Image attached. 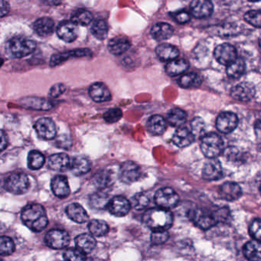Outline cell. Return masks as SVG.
I'll return each mask as SVG.
<instances>
[{"label":"cell","instance_id":"1","mask_svg":"<svg viewBox=\"0 0 261 261\" xmlns=\"http://www.w3.org/2000/svg\"><path fill=\"white\" fill-rule=\"evenodd\" d=\"M143 221L152 231L167 230L172 227L173 215L167 209L152 207L143 214Z\"/></svg>","mask_w":261,"mask_h":261},{"label":"cell","instance_id":"2","mask_svg":"<svg viewBox=\"0 0 261 261\" xmlns=\"http://www.w3.org/2000/svg\"><path fill=\"white\" fill-rule=\"evenodd\" d=\"M22 222L30 230L40 232L48 225V219L45 208L39 204H31L25 206L21 214Z\"/></svg>","mask_w":261,"mask_h":261},{"label":"cell","instance_id":"3","mask_svg":"<svg viewBox=\"0 0 261 261\" xmlns=\"http://www.w3.org/2000/svg\"><path fill=\"white\" fill-rule=\"evenodd\" d=\"M35 41L25 37H14L6 44V53L13 59H21L32 54L36 50Z\"/></svg>","mask_w":261,"mask_h":261},{"label":"cell","instance_id":"4","mask_svg":"<svg viewBox=\"0 0 261 261\" xmlns=\"http://www.w3.org/2000/svg\"><path fill=\"white\" fill-rule=\"evenodd\" d=\"M201 149L207 158L215 159L223 152L224 141L219 135L215 133L205 134L201 138Z\"/></svg>","mask_w":261,"mask_h":261},{"label":"cell","instance_id":"5","mask_svg":"<svg viewBox=\"0 0 261 261\" xmlns=\"http://www.w3.org/2000/svg\"><path fill=\"white\" fill-rule=\"evenodd\" d=\"M30 182L29 177L24 173H14L9 175L5 179L6 190L14 195H22L28 191Z\"/></svg>","mask_w":261,"mask_h":261},{"label":"cell","instance_id":"6","mask_svg":"<svg viewBox=\"0 0 261 261\" xmlns=\"http://www.w3.org/2000/svg\"><path fill=\"white\" fill-rule=\"evenodd\" d=\"M154 199L159 207L169 210L177 205L179 201V197L173 189L166 187L159 189L155 192Z\"/></svg>","mask_w":261,"mask_h":261},{"label":"cell","instance_id":"7","mask_svg":"<svg viewBox=\"0 0 261 261\" xmlns=\"http://www.w3.org/2000/svg\"><path fill=\"white\" fill-rule=\"evenodd\" d=\"M189 218L194 224L203 230H207L218 223L215 217V212H207L201 209H196L191 212Z\"/></svg>","mask_w":261,"mask_h":261},{"label":"cell","instance_id":"8","mask_svg":"<svg viewBox=\"0 0 261 261\" xmlns=\"http://www.w3.org/2000/svg\"><path fill=\"white\" fill-rule=\"evenodd\" d=\"M141 176L140 166L132 161H126L120 166L119 177L120 181L126 184L135 182Z\"/></svg>","mask_w":261,"mask_h":261},{"label":"cell","instance_id":"9","mask_svg":"<svg viewBox=\"0 0 261 261\" xmlns=\"http://www.w3.org/2000/svg\"><path fill=\"white\" fill-rule=\"evenodd\" d=\"M45 241L53 249H63L69 244L70 236L63 230H51L45 235Z\"/></svg>","mask_w":261,"mask_h":261},{"label":"cell","instance_id":"10","mask_svg":"<svg viewBox=\"0 0 261 261\" xmlns=\"http://www.w3.org/2000/svg\"><path fill=\"white\" fill-rule=\"evenodd\" d=\"M215 59L223 65H230L233 63L238 57H237L236 48L228 43L221 44L215 48Z\"/></svg>","mask_w":261,"mask_h":261},{"label":"cell","instance_id":"11","mask_svg":"<svg viewBox=\"0 0 261 261\" xmlns=\"http://www.w3.org/2000/svg\"><path fill=\"white\" fill-rule=\"evenodd\" d=\"M238 124V118L234 113L222 112L218 115L216 120V127L222 134H229L236 129Z\"/></svg>","mask_w":261,"mask_h":261},{"label":"cell","instance_id":"12","mask_svg":"<svg viewBox=\"0 0 261 261\" xmlns=\"http://www.w3.org/2000/svg\"><path fill=\"white\" fill-rule=\"evenodd\" d=\"M35 129L39 137L44 140H53L56 137V123L48 117H42L38 120L35 124Z\"/></svg>","mask_w":261,"mask_h":261},{"label":"cell","instance_id":"13","mask_svg":"<svg viewBox=\"0 0 261 261\" xmlns=\"http://www.w3.org/2000/svg\"><path fill=\"white\" fill-rule=\"evenodd\" d=\"M255 95V88L249 82H242L232 88L230 96L239 101L247 102Z\"/></svg>","mask_w":261,"mask_h":261},{"label":"cell","instance_id":"14","mask_svg":"<svg viewBox=\"0 0 261 261\" xmlns=\"http://www.w3.org/2000/svg\"><path fill=\"white\" fill-rule=\"evenodd\" d=\"M131 203L125 197L120 195L111 199L108 206L110 213L116 217L125 216L129 213Z\"/></svg>","mask_w":261,"mask_h":261},{"label":"cell","instance_id":"15","mask_svg":"<svg viewBox=\"0 0 261 261\" xmlns=\"http://www.w3.org/2000/svg\"><path fill=\"white\" fill-rule=\"evenodd\" d=\"M92 56V51L88 48L71 50V51H65V53H58V54H55L51 56V60H50V66H57L62 62L72 59V58L86 57V56Z\"/></svg>","mask_w":261,"mask_h":261},{"label":"cell","instance_id":"16","mask_svg":"<svg viewBox=\"0 0 261 261\" xmlns=\"http://www.w3.org/2000/svg\"><path fill=\"white\" fill-rule=\"evenodd\" d=\"M56 33L59 37L65 42H72L79 36V28L71 21H63L58 25Z\"/></svg>","mask_w":261,"mask_h":261},{"label":"cell","instance_id":"17","mask_svg":"<svg viewBox=\"0 0 261 261\" xmlns=\"http://www.w3.org/2000/svg\"><path fill=\"white\" fill-rule=\"evenodd\" d=\"M191 13L197 19H205L212 16L214 7L208 0H195L190 4Z\"/></svg>","mask_w":261,"mask_h":261},{"label":"cell","instance_id":"18","mask_svg":"<svg viewBox=\"0 0 261 261\" xmlns=\"http://www.w3.org/2000/svg\"><path fill=\"white\" fill-rule=\"evenodd\" d=\"M223 171L221 163L215 159H211L204 164L202 176L207 181H215L222 177Z\"/></svg>","mask_w":261,"mask_h":261},{"label":"cell","instance_id":"19","mask_svg":"<svg viewBox=\"0 0 261 261\" xmlns=\"http://www.w3.org/2000/svg\"><path fill=\"white\" fill-rule=\"evenodd\" d=\"M19 103L27 109L36 111H49L54 107L53 102L42 97H25L21 100Z\"/></svg>","mask_w":261,"mask_h":261},{"label":"cell","instance_id":"20","mask_svg":"<svg viewBox=\"0 0 261 261\" xmlns=\"http://www.w3.org/2000/svg\"><path fill=\"white\" fill-rule=\"evenodd\" d=\"M89 96L94 101L97 103L109 101L111 100V91L105 84L100 82L93 84L90 87Z\"/></svg>","mask_w":261,"mask_h":261},{"label":"cell","instance_id":"21","mask_svg":"<svg viewBox=\"0 0 261 261\" xmlns=\"http://www.w3.org/2000/svg\"><path fill=\"white\" fill-rule=\"evenodd\" d=\"M71 160L65 153L53 154L48 158V168L57 172H64L71 166Z\"/></svg>","mask_w":261,"mask_h":261},{"label":"cell","instance_id":"22","mask_svg":"<svg viewBox=\"0 0 261 261\" xmlns=\"http://www.w3.org/2000/svg\"><path fill=\"white\" fill-rule=\"evenodd\" d=\"M194 140H195V136L190 129L186 127L178 128L172 137V142L174 144L179 148L190 146Z\"/></svg>","mask_w":261,"mask_h":261},{"label":"cell","instance_id":"23","mask_svg":"<svg viewBox=\"0 0 261 261\" xmlns=\"http://www.w3.org/2000/svg\"><path fill=\"white\" fill-rule=\"evenodd\" d=\"M55 22L48 17L40 18L33 24V29L38 36L42 38L51 36L55 31Z\"/></svg>","mask_w":261,"mask_h":261},{"label":"cell","instance_id":"24","mask_svg":"<svg viewBox=\"0 0 261 261\" xmlns=\"http://www.w3.org/2000/svg\"><path fill=\"white\" fill-rule=\"evenodd\" d=\"M219 195L226 201H233L241 198L242 190L237 183L225 182L220 188Z\"/></svg>","mask_w":261,"mask_h":261},{"label":"cell","instance_id":"25","mask_svg":"<svg viewBox=\"0 0 261 261\" xmlns=\"http://www.w3.org/2000/svg\"><path fill=\"white\" fill-rule=\"evenodd\" d=\"M51 190L58 198H65L70 194V187L68 179L63 175L54 177L51 182Z\"/></svg>","mask_w":261,"mask_h":261},{"label":"cell","instance_id":"26","mask_svg":"<svg viewBox=\"0 0 261 261\" xmlns=\"http://www.w3.org/2000/svg\"><path fill=\"white\" fill-rule=\"evenodd\" d=\"M151 36L158 42L167 40L172 37L174 33L173 28L166 22H158L151 29Z\"/></svg>","mask_w":261,"mask_h":261},{"label":"cell","instance_id":"27","mask_svg":"<svg viewBox=\"0 0 261 261\" xmlns=\"http://www.w3.org/2000/svg\"><path fill=\"white\" fill-rule=\"evenodd\" d=\"M130 41L123 36H118L110 40L108 43V50L114 56H120L128 51L130 48Z\"/></svg>","mask_w":261,"mask_h":261},{"label":"cell","instance_id":"28","mask_svg":"<svg viewBox=\"0 0 261 261\" xmlns=\"http://www.w3.org/2000/svg\"><path fill=\"white\" fill-rule=\"evenodd\" d=\"M157 57L163 62H172L179 56V51L176 47L169 44H161L155 49Z\"/></svg>","mask_w":261,"mask_h":261},{"label":"cell","instance_id":"29","mask_svg":"<svg viewBox=\"0 0 261 261\" xmlns=\"http://www.w3.org/2000/svg\"><path fill=\"white\" fill-rule=\"evenodd\" d=\"M66 214L74 222L82 224L88 221L89 216L85 209L77 203H73L67 207Z\"/></svg>","mask_w":261,"mask_h":261},{"label":"cell","instance_id":"30","mask_svg":"<svg viewBox=\"0 0 261 261\" xmlns=\"http://www.w3.org/2000/svg\"><path fill=\"white\" fill-rule=\"evenodd\" d=\"M91 162L85 156L74 157L71 160V166H70L71 172L77 176L88 173L91 170Z\"/></svg>","mask_w":261,"mask_h":261},{"label":"cell","instance_id":"31","mask_svg":"<svg viewBox=\"0 0 261 261\" xmlns=\"http://www.w3.org/2000/svg\"><path fill=\"white\" fill-rule=\"evenodd\" d=\"M74 241H75V245L77 248L82 250L86 254L91 253L97 245V243H96L94 237L88 234V233H82V234L79 235V236L76 237Z\"/></svg>","mask_w":261,"mask_h":261},{"label":"cell","instance_id":"32","mask_svg":"<svg viewBox=\"0 0 261 261\" xmlns=\"http://www.w3.org/2000/svg\"><path fill=\"white\" fill-rule=\"evenodd\" d=\"M244 254L250 261H261V241H249L244 247Z\"/></svg>","mask_w":261,"mask_h":261},{"label":"cell","instance_id":"33","mask_svg":"<svg viewBox=\"0 0 261 261\" xmlns=\"http://www.w3.org/2000/svg\"><path fill=\"white\" fill-rule=\"evenodd\" d=\"M147 129L153 135H162L166 129V120L161 116H152L148 120Z\"/></svg>","mask_w":261,"mask_h":261},{"label":"cell","instance_id":"34","mask_svg":"<svg viewBox=\"0 0 261 261\" xmlns=\"http://www.w3.org/2000/svg\"><path fill=\"white\" fill-rule=\"evenodd\" d=\"M187 120V114L179 108H173L167 115V121L174 127H181Z\"/></svg>","mask_w":261,"mask_h":261},{"label":"cell","instance_id":"35","mask_svg":"<svg viewBox=\"0 0 261 261\" xmlns=\"http://www.w3.org/2000/svg\"><path fill=\"white\" fill-rule=\"evenodd\" d=\"M189 63L185 59H175L166 65V72L169 76H176L182 74L189 68Z\"/></svg>","mask_w":261,"mask_h":261},{"label":"cell","instance_id":"36","mask_svg":"<svg viewBox=\"0 0 261 261\" xmlns=\"http://www.w3.org/2000/svg\"><path fill=\"white\" fill-rule=\"evenodd\" d=\"M201 77L195 73L183 74L178 81L180 87L183 88H195L201 86Z\"/></svg>","mask_w":261,"mask_h":261},{"label":"cell","instance_id":"37","mask_svg":"<svg viewBox=\"0 0 261 261\" xmlns=\"http://www.w3.org/2000/svg\"><path fill=\"white\" fill-rule=\"evenodd\" d=\"M113 177L111 171L103 169L95 174L93 178L94 184L100 189H106L111 186Z\"/></svg>","mask_w":261,"mask_h":261},{"label":"cell","instance_id":"38","mask_svg":"<svg viewBox=\"0 0 261 261\" xmlns=\"http://www.w3.org/2000/svg\"><path fill=\"white\" fill-rule=\"evenodd\" d=\"M110 201L111 199L108 194L103 192H98L91 195L90 198V204L93 208L102 210V209L108 208Z\"/></svg>","mask_w":261,"mask_h":261},{"label":"cell","instance_id":"39","mask_svg":"<svg viewBox=\"0 0 261 261\" xmlns=\"http://www.w3.org/2000/svg\"><path fill=\"white\" fill-rule=\"evenodd\" d=\"M93 16L88 10L80 9L74 12L71 16V21L81 27H87L92 22Z\"/></svg>","mask_w":261,"mask_h":261},{"label":"cell","instance_id":"40","mask_svg":"<svg viewBox=\"0 0 261 261\" xmlns=\"http://www.w3.org/2000/svg\"><path fill=\"white\" fill-rule=\"evenodd\" d=\"M88 229L93 236L103 237L109 232V227L105 221L92 220L88 224Z\"/></svg>","mask_w":261,"mask_h":261},{"label":"cell","instance_id":"41","mask_svg":"<svg viewBox=\"0 0 261 261\" xmlns=\"http://www.w3.org/2000/svg\"><path fill=\"white\" fill-rule=\"evenodd\" d=\"M91 33L98 40H105L108 34V27L103 19H97L93 22Z\"/></svg>","mask_w":261,"mask_h":261},{"label":"cell","instance_id":"42","mask_svg":"<svg viewBox=\"0 0 261 261\" xmlns=\"http://www.w3.org/2000/svg\"><path fill=\"white\" fill-rule=\"evenodd\" d=\"M245 69V62L241 58H238L233 63L227 66V74L232 79H238L244 74Z\"/></svg>","mask_w":261,"mask_h":261},{"label":"cell","instance_id":"43","mask_svg":"<svg viewBox=\"0 0 261 261\" xmlns=\"http://www.w3.org/2000/svg\"><path fill=\"white\" fill-rule=\"evenodd\" d=\"M45 163V156L43 154L37 150H33L29 153L28 166L33 170L41 169Z\"/></svg>","mask_w":261,"mask_h":261},{"label":"cell","instance_id":"44","mask_svg":"<svg viewBox=\"0 0 261 261\" xmlns=\"http://www.w3.org/2000/svg\"><path fill=\"white\" fill-rule=\"evenodd\" d=\"M150 200L147 195L144 193H138L133 197L131 205L137 211L144 210L149 205Z\"/></svg>","mask_w":261,"mask_h":261},{"label":"cell","instance_id":"45","mask_svg":"<svg viewBox=\"0 0 261 261\" xmlns=\"http://www.w3.org/2000/svg\"><path fill=\"white\" fill-rule=\"evenodd\" d=\"M65 261H86V253L77 248H70L65 250L63 254Z\"/></svg>","mask_w":261,"mask_h":261},{"label":"cell","instance_id":"46","mask_svg":"<svg viewBox=\"0 0 261 261\" xmlns=\"http://www.w3.org/2000/svg\"><path fill=\"white\" fill-rule=\"evenodd\" d=\"M15 250V244L11 238L7 236L1 237L0 239V253L3 256L12 254Z\"/></svg>","mask_w":261,"mask_h":261},{"label":"cell","instance_id":"47","mask_svg":"<svg viewBox=\"0 0 261 261\" xmlns=\"http://www.w3.org/2000/svg\"><path fill=\"white\" fill-rule=\"evenodd\" d=\"M244 19L250 25L261 28V11L259 10H250L244 15Z\"/></svg>","mask_w":261,"mask_h":261},{"label":"cell","instance_id":"48","mask_svg":"<svg viewBox=\"0 0 261 261\" xmlns=\"http://www.w3.org/2000/svg\"><path fill=\"white\" fill-rule=\"evenodd\" d=\"M123 117V112L119 108H112L108 110L103 114V120L108 123H114L118 122Z\"/></svg>","mask_w":261,"mask_h":261},{"label":"cell","instance_id":"49","mask_svg":"<svg viewBox=\"0 0 261 261\" xmlns=\"http://www.w3.org/2000/svg\"><path fill=\"white\" fill-rule=\"evenodd\" d=\"M192 126V132L195 137H200L203 135L205 129V124H204V120L200 117H196L194 119L191 123Z\"/></svg>","mask_w":261,"mask_h":261},{"label":"cell","instance_id":"50","mask_svg":"<svg viewBox=\"0 0 261 261\" xmlns=\"http://www.w3.org/2000/svg\"><path fill=\"white\" fill-rule=\"evenodd\" d=\"M169 238V234L167 230H158V231L152 232L151 234V241L152 244L159 245V244L166 243Z\"/></svg>","mask_w":261,"mask_h":261},{"label":"cell","instance_id":"51","mask_svg":"<svg viewBox=\"0 0 261 261\" xmlns=\"http://www.w3.org/2000/svg\"><path fill=\"white\" fill-rule=\"evenodd\" d=\"M250 234L256 241H261V220L256 219L250 224Z\"/></svg>","mask_w":261,"mask_h":261},{"label":"cell","instance_id":"52","mask_svg":"<svg viewBox=\"0 0 261 261\" xmlns=\"http://www.w3.org/2000/svg\"><path fill=\"white\" fill-rule=\"evenodd\" d=\"M172 16H173V19L179 24L187 23L190 20V15L185 10L176 12L172 15Z\"/></svg>","mask_w":261,"mask_h":261},{"label":"cell","instance_id":"53","mask_svg":"<svg viewBox=\"0 0 261 261\" xmlns=\"http://www.w3.org/2000/svg\"><path fill=\"white\" fill-rule=\"evenodd\" d=\"M66 90V87L63 84H56L54 86L51 87L49 91V96L53 98H56L59 97L61 94H63Z\"/></svg>","mask_w":261,"mask_h":261},{"label":"cell","instance_id":"54","mask_svg":"<svg viewBox=\"0 0 261 261\" xmlns=\"http://www.w3.org/2000/svg\"><path fill=\"white\" fill-rule=\"evenodd\" d=\"M10 6L8 2L6 1H1V17H4L6 15L8 14L10 11Z\"/></svg>","mask_w":261,"mask_h":261},{"label":"cell","instance_id":"55","mask_svg":"<svg viewBox=\"0 0 261 261\" xmlns=\"http://www.w3.org/2000/svg\"><path fill=\"white\" fill-rule=\"evenodd\" d=\"M1 140H2V143H1V150L4 151L6 148L8 146V139H7V136L4 134V131L2 130V135H1Z\"/></svg>","mask_w":261,"mask_h":261},{"label":"cell","instance_id":"56","mask_svg":"<svg viewBox=\"0 0 261 261\" xmlns=\"http://www.w3.org/2000/svg\"><path fill=\"white\" fill-rule=\"evenodd\" d=\"M259 48H260V50H261V36H260V37H259Z\"/></svg>","mask_w":261,"mask_h":261},{"label":"cell","instance_id":"57","mask_svg":"<svg viewBox=\"0 0 261 261\" xmlns=\"http://www.w3.org/2000/svg\"><path fill=\"white\" fill-rule=\"evenodd\" d=\"M259 192H260V194H261V184H260V187H259Z\"/></svg>","mask_w":261,"mask_h":261},{"label":"cell","instance_id":"58","mask_svg":"<svg viewBox=\"0 0 261 261\" xmlns=\"http://www.w3.org/2000/svg\"><path fill=\"white\" fill-rule=\"evenodd\" d=\"M3 261V260H2Z\"/></svg>","mask_w":261,"mask_h":261}]
</instances>
